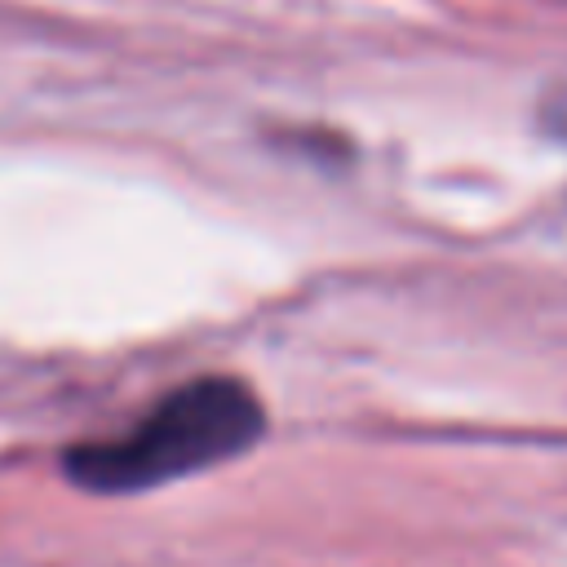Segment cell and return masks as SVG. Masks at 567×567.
<instances>
[{"instance_id": "6da1fadb", "label": "cell", "mask_w": 567, "mask_h": 567, "mask_svg": "<svg viewBox=\"0 0 567 567\" xmlns=\"http://www.w3.org/2000/svg\"><path fill=\"white\" fill-rule=\"evenodd\" d=\"M266 430L257 390L239 377H199L168 390L128 434L75 443L62 470L75 487L124 496L244 456Z\"/></svg>"}, {"instance_id": "7a4b0ae2", "label": "cell", "mask_w": 567, "mask_h": 567, "mask_svg": "<svg viewBox=\"0 0 567 567\" xmlns=\"http://www.w3.org/2000/svg\"><path fill=\"white\" fill-rule=\"evenodd\" d=\"M554 124H558V133H567V106L554 111Z\"/></svg>"}]
</instances>
